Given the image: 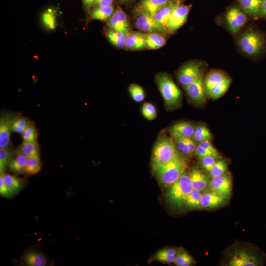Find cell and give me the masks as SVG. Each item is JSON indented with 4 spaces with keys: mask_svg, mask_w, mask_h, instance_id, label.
I'll list each match as a JSON object with an SVG mask.
<instances>
[{
    "mask_svg": "<svg viewBox=\"0 0 266 266\" xmlns=\"http://www.w3.org/2000/svg\"><path fill=\"white\" fill-rule=\"evenodd\" d=\"M180 155L173 139L168 137L165 133H161L152 150V170L171 162Z\"/></svg>",
    "mask_w": 266,
    "mask_h": 266,
    "instance_id": "obj_1",
    "label": "cell"
},
{
    "mask_svg": "<svg viewBox=\"0 0 266 266\" xmlns=\"http://www.w3.org/2000/svg\"><path fill=\"white\" fill-rule=\"evenodd\" d=\"M155 82L168 109H174L181 105L182 92L172 77L168 74L160 72L155 76Z\"/></svg>",
    "mask_w": 266,
    "mask_h": 266,
    "instance_id": "obj_2",
    "label": "cell"
},
{
    "mask_svg": "<svg viewBox=\"0 0 266 266\" xmlns=\"http://www.w3.org/2000/svg\"><path fill=\"white\" fill-rule=\"evenodd\" d=\"M193 189L189 171L186 170L176 181L168 187L167 201L173 208L182 210L185 207L187 197Z\"/></svg>",
    "mask_w": 266,
    "mask_h": 266,
    "instance_id": "obj_3",
    "label": "cell"
},
{
    "mask_svg": "<svg viewBox=\"0 0 266 266\" xmlns=\"http://www.w3.org/2000/svg\"><path fill=\"white\" fill-rule=\"evenodd\" d=\"M266 261V255L253 245L237 248L229 255L227 265L230 266H259Z\"/></svg>",
    "mask_w": 266,
    "mask_h": 266,
    "instance_id": "obj_4",
    "label": "cell"
},
{
    "mask_svg": "<svg viewBox=\"0 0 266 266\" xmlns=\"http://www.w3.org/2000/svg\"><path fill=\"white\" fill-rule=\"evenodd\" d=\"M188 168L186 158L182 155L153 170L156 179L161 185L168 187L176 181Z\"/></svg>",
    "mask_w": 266,
    "mask_h": 266,
    "instance_id": "obj_5",
    "label": "cell"
},
{
    "mask_svg": "<svg viewBox=\"0 0 266 266\" xmlns=\"http://www.w3.org/2000/svg\"><path fill=\"white\" fill-rule=\"evenodd\" d=\"M237 43L241 50L250 56L259 54L264 45L262 36L252 29L245 30L240 36Z\"/></svg>",
    "mask_w": 266,
    "mask_h": 266,
    "instance_id": "obj_6",
    "label": "cell"
},
{
    "mask_svg": "<svg viewBox=\"0 0 266 266\" xmlns=\"http://www.w3.org/2000/svg\"><path fill=\"white\" fill-rule=\"evenodd\" d=\"M204 64L200 61H188L180 66L176 73L178 82L183 87L194 81L204 72Z\"/></svg>",
    "mask_w": 266,
    "mask_h": 266,
    "instance_id": "obj_7",
    "label": "cell"
},
{
    "mask_svg": "<svg viewBox=\"0 0 266 266\" xmlns=\"http://www.w3.org/2000/svg\"><path fill=\"white\" fill-rule=\"evenodd\" d=\"M134 12L133 24L138 30L145 33H158L167 35L153 16L144 12Z\"/></svg>",
    "mask_w": 266,
    "mask_h": 266,
    "instance_id": "obj_8",
    "label": "cell"
},
{
    "mask_svg": "<svg viewBox=\"0 0 266 266\" xmlns=\"http://www.w3.org/2000/svg\"><path fill=\"white\" fill-rule=\"evenodd\" d=\"M20 116L19 113L13 112L1 114L0 119V148H10L12 124L13 121Z\"/></svg>",
    "mask_w": 266,
    "mask_h": 266,
    "instance_id": "obj_9",
    "label": "cell"
},
{
    "mask_svg": "<svg viewBox=\"0 0 266 266\" xmlns=\"http://www.w3.org/2000/svg\"><path fill=\"white\" fill-rule=\"evenodd\" d=\"M247 15L237 6L230 7L226 12L225 19L229 30L236 33L242 29L247 22Z\"/></svg>",
    "mask_w": 266,
    "mask_h": 266,
    "instance_id": "obj_10",
    "label": "cell"
},
{
    "mask_svg": "<svg viewBox=\"0 0 266 266\" xmlns=\"http://www.w3.org/2000/svg\"><path fill=\"white\" fill-rule=\"evenodd\" d=\"M204 72L191 83L184 87L189 99L196 104L201 105L205 102V94L203 85Z\"/></svg>",
    "mask_w": 266,
    "mask_h": 266,
    "instance_id": "obj_11",
    "label": "cell"
},
{
    "mask_svg": "<svg viewBox=\"0 0 266 266\" xmlns=\"http://www.w3.org/2000/svg\"><path fill=\"white\" fill-rule=\"evenodd\" d=\"M106 23L108 27L118 32L127 33L132 31L129 18L120 7H117Z\"/></svg>",
    "mask_w": 266,
    "mask_h": 266,
    "instance_id": "obj_12",
    "label": "cell"
},
{
    "mask_svg": "<svg viewBox=\"0 0 266 266\" xmlns=\"http://www.w3.org/2000/svg\"><path fill=\"white\" fill-rule=\"evenodd\" d=\"M191 5L180 4L172 13L168 24V34L176 32L186 21Z\"/></svg>",
    "mask_w": 266,
    "mask_h": 266,
    "instance_id": "obj_13",
    "label": "cell"
},
{
    "mask_svg": "<svg viewBox=\"0 0 266 266\" xmlns=\"http://www.w3.org/2000/svg\"><path fill=\"white\" fill-rule=\"evenodd\" d=\"M209 188L211 191L228 198L232 189L230 175L226 172L221 175L212 177L210 180Z\"/></svg>",
    "mask_w": 266,
    "mask_h": 266,
    "instance_id": "obj_14",
    "label": "cell"
},
{
    "mask_svg": "<svg viewBox=\"0 0 266 266\" xmlns=\"http://www.w3.org/2000/svg\"><path fill=\"white\" fill-rule=\"evenodd\" d=\"M182 3L181 0H172L158 10L153 16L155 20L163 28L166 34L168 33V24L170 17L175 9Z\"/></svg>",
    "mask_w": 266,
    "mask_h": 266,
    "instance_id": "obj_15",
    "label": "cell"
},
{
    "mask_svg": "<svg viewBox=\"0 0 266 266\" xmlns=\"http://www.w3.org/2000/svg\"><path fill=\"white\" fill-rule=\"evenodd\" d=\"M228 198L221 196L210 191L202 194L200 203L201 209H212L217 208L225 204L228 201Z\"/></svg>",
    "mask_w": 266,
    "mask_h": 266,
    "instance_id": "obj_16",
    "label": "cell"
},
{
    "mask_svg": "<svg viewBox=\"0 0 266 266\" xmlns=\"http://www.w3.org/2000/svg\"><path fill=\"white\" fill-rule=\"evenodd\" d=\"M228 75L220 70H212L203 78V85L205 96L210 97L212 89L224 81Z\"/></svg>",
    "mask_w": 266,
    "mask_h": 266,
    "instance_id": "obj_17",
    "label": "cell"
},
{
    "mask_svg": "<svg viewBox=\"0 0 266 266\" xmlns=\"http://www.w3.org/2000/svg\"><path fill=\"white\" fill-rule=\"evenodd\" d=\"M195 126L189 122H177L171 126L169 132L173 139L177 138H192Z\"/></svg>",
    "mask_w": 266,
    "mask_h": 266,
    "instance_id": "obj_18",
    "label": "cell"
},
{
    "mask_svg": "<svg viewBox=\"0 0 266 266\" xmlns=\"http://www.w3.org/2000/svg\"><path fill=\"white\" fill-rule=\"evenodd\" d=\"M189 176L193 189L203 191L209 187L210 181L207 176L198 166L191 168Z\"/></svg>",
    "mask_w": 266,
    "mask_h": 266,
    "instance_id": "obj_19",
    "label": "cell"
},
{
    "mask_svg": "<svg viewBox=\"0 0 266 266\" xmlns=\"http://www.w3.org/2000/svg\"><path fill=\"white\" fill-rule=\"evenodd\" d=\"M146 48L144 33L131 31L127 33L125 49L129 50H140Z\"/></svg>",
    "mask_w": 266,
    "mask_h": 266,
    "instance_id": "obj_20",
    "label": "cell"
},
{
    "mask_svg": "<svg viewBox=\"0 0 266 266\" xmlns=\"http://www.w3.org/2000/svg\"><path fill=\"white\" fill-rule=\"evenodd\" d=\"M174 0H140L134 12H144L154 16L162 7Z\"/></svg>",
    "mask_w": 266,
    "mask_h": 266,
    "instance_id": "obj_21",
    "label": "cell"
},
{
    "mask_svg": "<svg viewBox=\"0 0 266 266\" xmlns=\"http://www.w3.org/2000/svg\"><path fill=\"white\" fill-rule=\"evenodd\" d=\"M263 0H237L240 7L244 12L253 18L261 15L262 4Z\"/></svg>",
    "mask_w": 266,
    "mask_h": 266,
    "instance_id": "obj_22",
    "label": "cell"
},
{
    "mask_svg": "<svg viewBox=\"0 0 266 266\" xmlns=\"http://www.w3.org/2000/svg\"><path fill=\"white\" fill-rule=\"evenodd\" d=\"M146 48L158 49L164 46L167 41V35L158 33H144Z\"/></svg>",
    "mask_w": 266,
    "mask_h": 266,
    "instance_id": "obj_23",
    "label": "cell"
},
{
    "mask_svg": "<svg viewBox=\"0 0 266 266\" xmlns=\"http://www.w3.org/2000/svg\"><path fill=\"white\" fill-rule=\"evenodd\" d=\"M104 33L108 41L118 48H125L127 33L116 31L107 26L104 29Z\"/></svg>",
    "mask_w": 266,
    "mask_h": 266,
    "instance_id": "obj_24",
    "label": "cell"
},
{
    "mask_svg": "<svg viewBox=\"0 0 266 266\" xmlns=\"http://www.w3.org/2000/svg\"><path fill=\"white\" fill-rule=\"evenodd\" d=\"M23 261L27 266H44L47 263V260L45 256L41 252L35 251H30L23 256Z\"/></svg>",
    "mask_w": 266,
    "mask_h": 266,
    "instance_id": "obj_25",
    "label": "cell"
},
{
    "mask_svg": "<svg viewBox=\"0 0 266 266\" xmlns=\"http://www.w3.org/2000/svg\"><path fill=\"white\" fill-rule=\"evenodd\" d=\"M16 154H22L27 158L39 157L37 142L23 141L16 151Z\"/></svg>",
    "mask_w": 266,
    "mask_h": 266,
    "instance_id": "obj_26",
    "label": "cell"
},
{
    "mask_svg": "<svg viewBox=\"0 0 266 266\" xmlns=\"http://www.w3.org/2000/svg\"><path fill=\"white\" fill-rule=\"evenodd\" d=\"M28 158L22 154H16V157L10 161L7 167L12 172L21 174L25 172V169Z\"/></svg>",
    "mask_w": 266,
    "mask_h": 266,
    "instance_id": "obj_27",
    "label": "cell"
},
{
    "mask_svg": "<svg viewBox=\"0 0 266 266\" xmlns=\"http://www.w3.org/2000/svg\"><path fill=\"white\" fill-rule=\"evenodd\" d=\"M201 191L193 189L188 195L185 203V207L188 210H197L201 209Z\"/></svg>",
    "mask_w": 266,
    "mask_h": 266,
    "instance_id": "obj_28",
    "label": "cell"
},
{
    "mask_svg": "<svg viewBox=\"0 0 266 266\" xmlns=\"http://www.w3.org/2000/svg\"><path fill=\"white\" fill-rule=\"evenodd\" d=\"M115 11L113 6L109 7H95L91 12L90 18L91 20L107 21Z\"/></svg>",
    "mask_w": 266,
    "mask_h": 266,
    "instance_id": "obj_29",
    "label": "cell"
},
{
    "mask_svg": "<svg viewBox=\"0 0 266 266\" xmlns=\"http://www.w3.org/2000/svg\"><path fill=\"white\" fill-rule=\"evenodd\" d=\"M178 253V251L176 249H163L156 253L153 256V259L164 263H174Z\"/></svg>",
    "mask_w": 266,
    "mask_h": 266,
    "instance_id": "obj_30",
    "label": "cell"
},
{
    "mask_svg": "<svg viewBox=\"0 0 266 266\" xmlns=\"http://www.w3.org/2000/svg\"><path fill=\"white\" fill-rule=\"evenodd\" d=\"M192 139L196 142H200L205 140H211L212 136L209 129L203 124H199L195 126Z\"/></svg>",
    "mask_w": 266,
    "mask_h": 266,
    "instance_id": "obj_31",
    "label": "cell"
},
{
    "mask_svg": "<svg viewBox=\"0 0 266 266\" xmlns=\"http://www.w3.org/2000/svg\"><path fill=\"white\" fill-rule=\"evenodd\" d=\"M3 177L6 184L14 194L18 193L24 186V181L21 178L5 173Z\"/></svg>",
    "mask_w": 266,
    "mask_h": 266,
    "instance_id": "obj_32",
    "label": "cell"
},
{
    "mask_svg": "<svg viewBox=\"0 0 266 266\" xmlns=\"http://www.w3.org/2000/svg\"><path fill=\"white\" fill-rule=\"evenodd\" d=\"M16 153L10 148H0V174L4 173L7 165Z\"/></svg>",
    "mask_w": 266,
    "mask_h": 266,
    "instance_id": "obj_33",
    "label": "cell"
},
{
    "mask_svg": "<svg viewBox=\"0 0 266 266\" xmlns=\"http://www.w3.org/2000/svg\"><path fill=\"white\" fill-rule=\"evenodd\" d=\"M42 166L40 157L28 158L25 172L29 175H34L38 173Z\"/></svg>",
    "mask_w": 266,
    "mask_h": 266,
    "instance_id": "obj_34",
    "label": "cell"
},
{
    "mask_svg": "<svg viewBox=\"0 0 266 266\" xmlns=\"http://www.w3.org/2000/svg\"><path fill=\"white\" fill-rule=\"evenodd\" d=\"M231 81V78L228 76L224 81L212 89L210 97L213 100H216L221 97L228 89Z\"/></svg>",
    "mask_w": 266,
    "mask_h": 266,
    "instance_id": "obj_35",
    "label": "cell"
},
{
    "mask_svg": "<svg viewBox=\"0 0 266 266\" xmlns=\"http://www.w3.org/2000/svg\"><path fill=\"white\" fill-rule=\"evenodd\" d=\"M23 141L37 142L38 132L33 122H30L26 129L22 133Z\"/></svg>",
    "mask_w": 266,
    "mask_h": 266,
    "instance_id": "obj_36",
    "label": "cell"
},
{
    "mask_svg": "<svg viewBox=\"0 0 266 266\" xmlns=\"http://www.w3.org/2000/svg\"><path fill=\"white\" fill-rule=\"evenodd\" d=\"M128 91L132 99L136 102H140L145 99V93L142 88L138 84L130 85Z\"/></svg>",
    "mask_w": 266,
    "mask_h": 266,
    "instance_id": "obj_37",
    "label": "cell"
},
{
    "mask_svg": "<svg viewBox=\"0 0 266 266\" xmlns=\"http://www.w3.org/2000/svg\"><path fill=\"white\" fill-rule=\"evenodd\" d=\"M30 121L27 117L21 115L17 117L12 124V132L22 133L29 124Z\"/></svg>",
    "mask_w": 266,
    "mask_h": 266,
    "instance_id": "obj_38",
    "label": "cell"
},
{
    "mask_svg": "<svg viewBox=\"0 0 266 266\" xmlns=\"http://www.w3.org/2000/svg\"><path fill=\"white\" fill-rule=\"evenodd\" d=\"M228 165L224 160H217L208 172L211 177L221 175L227 172Z\"/></svg>",
    "mask_w": 266,
    "mask_h": 266,
    "instance_id": "obj_39",
    "label": "cell"
},
{
    "mask_svg": "<svg viewBox=\"0 0 266 266\" xmlns=\"http://www.w3.org/2000/svg\"><path fill=\"white\" fill-rule=\"evenodd\" d=\"M142 114L147 119L153 120L157 116L156 108L153 104L146 102L142 106Z\"/></svg>",
    "mask_w": 266,
    "mask_h": 266,
    "instance_id": "obj_40",
    "label": "cell"
},
{
    "mask_svg": "<svg viewBox=\"0 0 266 266\" xmlns=\"http://www.w3.org/2000/svg\"><path fill=\"white\" fill-rule=\"evenodd\" d=\"M42 20L44 25L50 29H54L56 26V18L53 11L49 9L42 15Z\"/></svg>",
    "mask_w": 266,
    "mask_h": 266,
    "instance_id": "obj_41",
    "label": "cell"
},
{
    "mask_svg": "<svg viewBox=\"0 0 266 266\" xmlns=\"http://www.w3.org/2000/svg\"><path fill=\"white\" fill-rule=\"evenodd\" d=\"M173 140L175 141L179 152L181 155L185 158L192 156L188 149L185 138H174Z\"/></svg>",
    "mask_w": 266,
    "mask_h": 266,
    "instance_id": "obj_42",
    "label": "cell"
},
{
    "mask_svg": "<svg viewBox=\"0 0 266 266\" xmlns=\"http://www.w3.org/2000/svg\"><path fill=\"white\" fill-rule=\"evenodd\" d=\"M0 193L2 196L8 199L13 196L14 194L13 191L6 184L3 173L0 175Z\"/></svg>",
    "mask_w": 266,
    "mask_h": 266,
    "instance_id": "obj_43",
    "label": "cell"
},
{
    "mask_svg": "<svg viewBox=\"0 0 266 266\" xmlns=\"http://www.w3.org/2000/svg\"><path fill=\"white\" fill-rule=\"evenodd\" d=\"M194 154H195V155L199 159L207 156H212L216 159H220L221 158V157L218 156V155L200 146L199 145H197Z\"/></svg>",
    "mask_w": 266,
    "mask_h": 266,
    "instance_id": "obj_44",
    "label": "cell"
},
{
    "mask_svg": "<svg viewBox=\"0 0 266 266\" xmlns=\"http://www.w3.org/2000/svg\"><path fill=\"white\" fill-rule=\"evenodd\" d=\"M202 167L208 172L212 168L218 159L212 156H207L200 158Z\"/></svg>",
    "mask_w": 266,
    "mask_h": 266,
    "instance_id": "obj_45",
    "label": "cell"
},
{
    "mask_svg": "<svg viewBox=\"0 0 266 266\" xmlns=\"http://www.w3.org/2000/svg\"><path fill=\"white\" fill-rule=\"evenodd\" d=\"M198 145L221 157L220 153L212 144L211 140H205L200 142L198 143Z\"/></svg>",
    "mask_w": 266,
    "mask_h": 266,
    "instance_id": "obj_46",
    "label": "cell"
},
{
    "mask_svg": "<svg viewBox=\"0 0 266 266\" xmlns=\"http://www.w3.org/2000/svg\"><path fill=\"white\" fill-rule=\"evenodd\" d=\"M189 254L185 251H178L174 263L178 266H182V263Z\"/></svg>",
    "mask_w": 266,
    "mask_h": 266,
    "instance_id": "obj_47",
    "label": "cell"
},
{
    "mask_svg": "<svg viewBox=\"0 0 266 266\" xmlns=\"http://www.w3.org/2000/svg\"><path fill=\"white\" fill-rule=\"evenodd\" d=\"M113 4V0H96L95 7H109Z\"/></svg>",
    "mask_w": 266,
    "mask_h": 266,
    "instance_id": "obj_48",
    "label": "cell"
},
{
    "mask_svg": "<svg viewBox=\"0 0 266 266\" xmlns=\"http://www.w3.org/2000/svg\"><path fill=\"white\" fill-rule=\"evenodd\" d=\"M96 0H82L83 6L87 13L90 12L91 9L95 5Z\"/></svg>",
    "mask_w": 266,
    "mask_h": 266,
    "instance_id": "obj_49",
    "label": "cell"
},
{
    "mask_svg": "<svg viewBox=\"0 0 266 266\" xmlns=\"http://www.w3.org/2000/svg\"><path fill=\"white\" fill-rule=\"evenodd\" d=\"M193 259L191 256L188 254V256L185 258L183 263H182V266H189L192 265L193 263Z\"/></svg>",
    "mask_w": 266,
    "mask_h": 266,
    "instance_id": "obj_50",
    "label": "cell"
},
{
    "mask_svg": "<svg viewBox=\"0 0 266 266\" xmlns=\"http://www.w3.org/2000/svg\"><path fill=\"white\" fill-rule=\"evenodd\" d=\"M261 15L266 18V0H263L262 2Z\"/></svg>",
    "mask_w": 266,
    "mask_h": 266,
    "instance_id": "obj_51",
    "label": "cell"
},
{
    "mask_svg": "<svg viewBox=\"0 0 266 266\" xmlns=\"http://www.w3.org/2000/svg\"><path fill=\"white\" fill-rule=\"evenodd\" d=\"M120 3L122 4L128 3L131 1H133V0H117Z\"/></svg>",
    "mask_w": 266,
    "mask_h": 266,
    "instance_id": "obj_52",
    "label": "cell"
}]
</instances>
